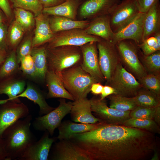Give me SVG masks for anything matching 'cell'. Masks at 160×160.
<instances>
[{
  "instance_id": "38",
  "label": "cell",
  "mask_w": 160,
  "mask_h": 160,
  "mask_svg": "<svg viewBox=\"0 0 160 160\" xmlns=\"http://www.w3.org/2000/svg\"><path fill=\"white\" fill-rule=\"evenodd\" d=\"M20 70L25 76L33 79H38L33 58L29 54L20 60Z\"/></svg>"
},
{
  "instance_id": "31",
  "label": "cell",
  "mask_w": 160,
  "mask_h": 160,
  "mask_svg": "<svg viewBox=\"0 0 160 160\" xmlns=\"http://www.w3.org/2000/svg\"><path fill=\"white\" fill-rule=\"evenodd\" d=\"M17 54L13 50L6 58L0 69V78L6 79L17 75L20 70Z\"/></svg>"
},
{
  "instance_id": "29",
  "label": "cell",
  "mask_w": 160,
  "mask_h": 160,
  "mask_svg": "<svg viewBox=\"0 0 160 160\" xmlns=\"http://www.w3.org/2000/svg\"><path fill=\"white\" fill-rule=\"evenodd\" d=\"M108 96L109 107L120 111H130L137 106L134 97H128L114 94Z\"/></svg>"
},
{
  "instance_id": "12",
  "label": "cell",
  "mask_w": 160,
  "mask_h": 160,
  "mask_svg": "<svg viewBox=\"0 0 160 160\" xmlns=\"http://www.w3.org/2000/svg\"><path fill=\"white\" fill-rule=\"evenodd\" d=\"M3 104L4 105L0 109V137L1 138L3 132L8 127L29 114L28 106L19 98Z\"/></svg>"
},
{
  "instance_id": "34",
  "label": "cell",
  "mask_w": 160,
  "mask_h": 160,
  "mask_svg": "<svg viewBox=\"0 0 160 160\" xmlns=\"http://www.w3.org/2000/svg\"><path fill=\"white\" fill-rule=\"evenodd\" d=\"M137 46L145 55L160 50V32L146 38Z\"/></svg>"
},
{
  "instance_id": "48",
  "label": "cell",
  "mask_w": 160,
  "mask_h": 160,
  "mask_svg": "<svg viewBox=\"0 0 160 160\" xmlns=\"http://www.w3.org/2000/svg\"><path fill=\"white\" fill-rule=\"evenodd\" d=\"M159 156L158 152L156 149L155 150L154 153L150 159L151 160H159Z\"/></svg>"
},
{
  "instance_id": "25",
  "label": "cell",
  "mask_w": 160,
  "mask_h": 160,
  "mask_svg": "<svg viewBox=\"0 0 160 160\" xmlns=\"http://www.w3.org/2000/svg\"><path fill=\"white\" fill-rule=\"evenodd\" d=\"M20 97H25L37 104L39 108V116L47 114L55 108L47 103L46 100V96L43 93L30 84H27L24 91L17 96L15 99Z\"/></svg>"
},
{
  "instance_id": "41",
  "label": "cell",
  "mask_w": 160,
  "mask_h": 160,
  "mask_svg": "<svg viewBox=\"0 0 160 160\" xmlns=\"http://www.w3.org/2000/svg\"><path fill=\"white\" fill-rule=\"evenodd\" d=\"M32 48V40L30 39L25 40L21 44L16 54L19 64L20 60L24 57L30 54Z\"/></svg>"
},
{
  "instance_id": "39",
  "label": "cell",
  "mask_w": 160,
  "mask_h": 160,
  "mask_svg": "<svg viewBox=\"0 0 160 160\" xmlns=\"http://www.w3.org/2000/svg\"><path fill=\"white\" fill-rule=\"evenodd\" d=\"M157 107L150 108L137 106L130 111V117L137 119H153Z\"/></svg>"
},
{
  "instance_id": "15",
  "label": "cell",
  "mask_w": 160,
  "mask_h": 160,
  "mask_svg": "<svg viewBox=\"0 0 160 160\" xmlns=\"http://www.w3.org/2000/svg\"><path fill=\"white\" fill-rule=\"evenodd\" d=\"M47 131L40 139L36 141L26 150L18 160H47L53 144L57 139V137H49Z\"/></svg>"
},
{
  "instance_id": "26",
  "label": "cell",
  "mask_w": 160,
  "mask_h": 160,
  "mask_svg": "<svg viewBox=\"0 0 160 160\" xmlns=\"http://www.w3.org/2000/svg\"><path fill=\"white\" fill-rule=\"evenodd\" d=\"M81 0H66L55 6L44 8L42 12L48 15L63 17L74 20Z\"/></svg>"
},
{
  "instance_id": "6",
  "label": "cell",
  "mask_w": 160,
  "mask_h": 160,
  "mask_svg": "<svg viewBox=\"0 0 160 160\" xmlns=\"http://www.w3.org/2000/svg\"><path fill=\"white\" fill-rule=\"evenodd\" d=\"M65 99L60 98L57 107L47 114L36 118L32 122L34 128L39 131H47L52 136L63 119L70 113L73 102H66Z\"/></svg>"
},
{
  "instance_id": "17",
  "label": "cell",
  "mask_w": 160,
  "mask_h": 160,
  "mask_svg": "<svg viewBox=\"0 0 160 160\" xmlns=\"http://www.w3.org/2000/svg\"><path fill=\"white\" fill-rule=\"evenodd\" d=\"M146 13L140 12L129 24L118 32L114 33L111 41L115 44L124 40H131L137 45L142 42L143 25Z\"/></svg>"
},
{
  "instance_id": "40",
  "label": "cell",
  "mask_w": 160,
  "mask_h": 160,
  "mask_svg": "<svg viewBox=\"0 0 160 160\" xmlns=\"http://www.w3.org/2000/svg\"><path fill=\"white\" fill-rule=\"evenodd\" d=\"M24 29L17 22L13 23L10 31L9 40L11 45L14 47L19 43L24 33Z\"/></svg>"
},
{
  "instance_id": "7",
  "label": "cell",
  "mask_w": 160,
  "mask_h": 160,
  "mask_svg": "<svg viewBox=\"0 0 160 160\" xmlns=\"http://www.w3.org/2000/svg\"><path fill=\"white\" fill-rule=\"evenodd\" d=\"M97 45L100 68L107 83L121 63L120 57L116 44L112 42L102 39Z\"/></svg>"
},
{
  "instance_id": "50",
  "label": "cell",
  "mask_w": 160,
  "mask_h": 160,
  "mask_svg": "<svg viewBox=\"0 0 160 160\" xmlns=\"http://www.w3.org/2000/svg\"><path fill=\"white\" fill-rule=\"evenodd\" d=\"M5 59L3 53L0 51V66L2 64Z\"/></svg>"
},
{
  "instance_id": "18",
  "label": "cell",
  "mask_w": 160,
  "mask_h": 160,
  "mask_svg": "<svg viewBox=\"0 0 160 160\" xmlns=\"http://www.w3.org/2000/svg\"><path fill=\"white\" fill-rule=\"evenodd\" d=\"M70 113L72 120L75 122L94 124L101 122L92 114L89 100L87 97L74 101Z\"/></svg>"
},
{
  "instance_id": "9",
  "label": "cell",
  "mask_w": 160,
  "mask_h": 160,
  "mask_svg": "<svg viewBox=\"0 0 160 160\" xmlns=\"http://www.w3.org/2000/svg\"><path fill=\"white\" fill-rule=\"evenodd\" d=\"M140 12L136 0H123L109 15L110 25L116 33L130 23Z\"/></svg>"
},
{
  "instance_id": "20",
  "label": "cell",
  "mask_w": 160,
  "mask_h": 160,
  "mask_svg": "<svg viewBox=\"0 0 160 160\" xmlns=\"http://www.w3.org/2000/svg\"><path fill=\"white\" fill-rule=\"evenodd\" d=\"M45 80L48 89L47 99L60 98L74 101L72 96L64 87L56 72L48 69Z\"/></svg>"
},
{
  "instance_id": "44",
  "label": "cell",
  "mask_w": 160,
  "mask_h": 160,
  "mask_svg": "<svg viewBox=\"0 0 160 160\" xmlns=\"http://www.w3.org/2000/svg\"><path fill=\"white\" fill-rule=\"evenodd\" d=\"M0 8L7 16L10 15L11 10L8 0H0Z\"/></svg>"
},
{
  "instance_id": "51",
  "label": "cell",
  "mask_w": 160,
  "mask_h": 160,
  "mask_svg": "<svg viewBox=\"0 0 160 160\" xmlns=\"http://www.w3.org/2000/svg\"><path fill=\"white\" fill-rule=\"evenodd\" d=\"M1 21H2V18H1V16L0 14V24H1Z\"/></svg>"
},
{
  "instance_id": "45",
  "label": "cell",
  "mask_w": 160,
  "mask_h": 160,
  "mask_svg": "<svg viewBox=\"0 0 160 160\" xmlns=\"http://www.w3.org/2000/svg\"><path fill=\"white\" fill-rule=\"evenodd\" d=\"M44 8L55 6L64 2L66 0H39Z\"/></svg>"
},
{
  "instance_id": "16",
  "label": "cell",
  "mask_w": 160,
  "mask_h": 160,
  "mask_svg": "<svg viewBox=\"0 0 160 160\" xmlns=\"http://www.w3.org/2000/svg\"><path fill=\"white\" fill-rule=\"evenodd\" d=\"M120 0H87L81 5L79 10L83 18H92L109 15Z\"/></svg>"
},
{
  "instance_id": "28",
  "label": "cell",
  "mask_w": 160,
  "mask_h": 160,
  "mask_svg": "<svg viewBox=\"0 0 160 160\" xmlns=\"http://www.w3.org/2000/svg\"><path fill=\"white\" fill-rule=\"evenodd\" d=\"M30 54L34 62L38 79L45 80L48 70L46 48L44 47L32 48Z\"/></svg>"
},
{
  "instance_id": "33",
  "label": "cell",
  "mask_w": 160,
  "mask_h": 160,
  "mask_svg": "<svg viewBox=\"0 0 160 160\" xmlns=\"http://www.w3.org/2000/svg\"><path fill=\"white\" fill-rule=\"evenodd\" d=\"M139 56L142 58L145 68L150 73L155 75H160V50L157 51L148 55H145L138 47Z\"/></svg>"
},
{
  "instance_id": "14",
  "label": "cell",
  "mask_w": 160,
  "mask_h": 160,
  "mask_svg": "<svg viewBox=\"0 0 160 160\" xmlns=\"http://www.w3.org/2000/svg\"><path fill=\"white\" fill-rule=\"evenodd\" d=\"M96 42H91L80 47L82 54V68L97 82L105 80L100 70Z\"/></svg>"
},
{
  "instance_id": "49",
  "label": "cell",
  "mask_w": 160,
  "mask_h": 160,
  "mask_svg": "<svg viewBox=\"0 0 160 160\" xmlns=\"http://www.w3.org/2000/svg\"><path fill=\"white\" fill-rule=\"evenodd\" d=\"M4 36V31L2 26L0 24V44L2 41Z\"/></svg>"
},
{
  "instance_id": "36",
  "label": "cell",
  "mask_w": 160,
  "mask_h": 160,
  "mask_svg": "<svg viewBox=\"0 0 160 160\" xmlns=\"http://www.w3.org/2000/svg\"><path fill=\"white\" fill-rule=\"evenodd\" d=\"M16 20L24 29H28L34 25V19L33 14L25 9L14 7V10Z\"/></svg>"
},
{
  "instance_id": "23",
  "label": "cell",
  "mask_w": 160,
  "mask_h": 160,
  "mask_svg": "<svg viewBox=\"0 0 160 160\" xmlns=\"http://www.w3.org/2000/svg\"><path fill=\"white\" fill-rule=\"evenodd\" d=\"M36 28L32 40V48L38 46L52 39L53 33L50 28L49 20L41 13L35 18Z\"/></svg>"
},
{
  "instance_id": "32",
  "label": "cell",
  "mask_w": 160,
  "mask_h": 160,
  "mask_svg": "<svg viewBox=\"0 0 160 160\" xmlns=\"http://www.w3.org/2000/svg\"><path fill=\"white\" fill-rule=\"evenodd\" d=\"M123 125L143 129L153 133L159 134V126L153 119H140L130 118L124 121Z\"/></svg>"
},
{
  "instance_id": "5",
  "label": "cell",
  "mask_w": 160,
  "mask_h": 160,
  "mask_svg": "<svg viewBox=\"0 0 160 160\" xmlns=\"http://www.w3.org/2000/svg\"><path fill=\"white\" fill-rule=\"evenodd\" d=\"M116 44L121 63H123L129 72L140 80L147 73L140 61L138 46L131 40H124Z\"/></svg>"
},
{
  "instance_id": "21",
  "label": "cell",
  "mask_w": 160,
  "mask_h": 160,
  "mask_svg": "<svg viewBox=\"0 0 160 160\" xmlns=\"http://www.w3.org/2000/svg\"><path fill=\"white\" fill-rule=\"evenodd\" d=\"M102 122L94 124L77 123L69 120L61 122L57 127L59 134L57 137L59 140H69L74 134L89 131L101 124Z\"/></svg>"
},
{
  "instance_id": "11",
  "label": "cell",
  "mask_w": 160,
  "mask_h": 160,
  "mask_svg": "<svg viewBox=\"0 0 160 160\" xmlns=\"http://www.w3.org/2000/svg\"><path fill=\"white\" fill-rule=\"evenodd\" d=\"M49 44L48 48L64 46L80 47L87 43L98 42L102 39L87 33L84 30L76 28L61 31Z\"/></svg>"
},
{
  "instance_id": "30",
  "label": "cell",
  "mask_w": 160,
  "mask_h": 160,
  "mask_svg": "<svg viewBox=\"0 0 160 160\" xmlns=\"http://www.w3.org/2000/svg\"><path fill=\"white\" fill-rule=\"evenodd\" d=\"M134 97L137 106L153 108L160 105V95L143 87Z\"/></svg>"
},
{
  "instance_id": "46",
  "label": "cell",
  "mask_w": 160,
  "mask_h": 160,
  "mask_svg": "<svg viewBox=\"0 0 160 160\" xmlns=\"http://www.w3.org/2000/svg\"><path fill=\"white\" fill-rule=\"evenodd\" d=\"M103 86L100 83L96 82L93 83L91 87L90 92L95 95H100L102 91Z\"/></svg>"
},
{
  "instance_id": "13",
  "label": "cell",
  "mask_w": 160,
  "mask_h": 160,
  "mask_svg": "<svg viewBox=\"0 0 160 160\" xmlns=\"http://www.w3.org/2000/svg\"><path fill=\"white\" fill-rule=\"evenodd\" d=\"M48 159L52 160H91L87 154L69 140H60L53 144Z\"/></svg>"
},
{
  "instance_id": "2",
  "label": "cell",
  "mask_w": 160,
  "mask_h": 160,
  "mask_svg": "<svg viewBox=\"0 0 160 160\" xmlns=\"http://www.w3.org/2000/svg\"><path fill=\"white\" fill-rule=\"evenodd\" d=\"M32 116L29 114L8 127L2 138L6 154V159L17 160L36 139L30 129Z\"/></svg>"
},
{
  "instance_id": "43",
  "label": "cell",
  "mask_w": 160,
  "mask_h": 160,
  "mask_svg": "<svg viewBox=\"0 0 160 160\" xmlns=\"http://www.w3.org/2000/svg\"><path fill=\"white\" fill-rule=\"evenodd\" d=\"M116 94L115 89L111 86L106 85L103 86V89L101 93L100 99L102 100L106 97L112 94Z\"/></svg>"
},
{
  "instance_id": "42",
  "label": "cell",
  "mask_w": 160,
  "mask_h": 160,
  "mask_svg": "<svg viewBox=\"0 0 160 160\" xmlns=\"http://www.w3.org/2000/svg\"><path fill=\"white\" fill-rule=\"evenodd\" d=\"M140 12L146 13L159 0H136Z\"/></svg>"
},
{
  "instance_id": "3",
  "label": "cell",
  "mask_w": 160,
  "mask_h": 160,
  "mask_svg": "<svg viewBox=\"0 0 160 160\" xmlns=\"http://www.w3.org/2000/svg\"><path fill=\"white\" fill-rule=\"evenodd\" d=\"M57 73L64 87L74 101L87 97L90 92L92 84L97 82L83 69L81 65Z\"/></svg>"
},
{
  "instance_id": "19",
  "label": "cell",
  "mask_w": 160,
  "mask_h": 160,
  "mask_svg": "<svg viewBox=\"0 0 160 160\" xmlns=\"http://www.w3.org/2000/svg\"><path fill=\"white\" fill-rule=\"evenodd\" d=\"M84 30L89 34L111 41L114 34L111 28L109 15H101L93 19Z\"/></svg>"
},
{
  "instance_id": "47",
  "label": "cell",
  "mask_w": 160,
  "mask_h": 160,
  "mask_svg": "<svg viewBox=\"0 0 160 160\" xmlns=\"http://www.w3.org/2000/svg\"><path fill=\"white\" fill-rule=\"evenodd\" d=\"M153 119L156 123L160 125V105L157 106L154 113Z\"/></svg>"
},
{
  "instance_id": "1",
  "label": "cell",
  "mask_w": 160,
  "mask_h": 160,
  "mask_svg": "<svg viewBox=\"0 0 160 160\" xmlns=\"http://www.w3.org/2000/svg\"><path fill=\"white\" fill-rule=\"evenodd\" d=\"M91 160H146L156 149L155 134L123 125L103 123L69 139Z\"/></svg>"
},
{
  "instance_id": "8",
  "label": "cell",
  "mask_w": 160,
  "mask_h": 160,
  "mask_svg": "<svg viewBox=\"0 0 160 160\" xmlns=\"http://www.w3.org/2000/svg\"><path fill=\"white\" fill-rule=\"evenodd\" d=\"M107 84L115 89L116 94L128 97L135 96L142 87L140 82L123 66L121 62L117 66Z\"/></svg>"
},
{
  "instance_id": "35",
  "label": "cell",
  "mask_w": 160,
  "mask_h": 160,
  "mask_svg": "<svg viewBox=\"0 0 160 160\" xmlns=\"http://www.w3.org/2000/svg\"><path fill=\"white\" fill-rule=\"evenodd\" d=\"M14 7L31 11L36 16L42 12L44 8L39 0H9Z\"/></svg>"
},
{
  "instance_id": "24",
  "label": "cell",
  "mask_w": 160,
  "mask_h": 160,
  "mask_svg": "<svg viewBox=\"0 0 160 160\" xmlns=\"http://www.w3.org/2000/svg\"><path fill=\"white\" fill-rule=\"evenodd\" d=\"M5 79L6 80L0 84V94H6L9 98L0 100V104L9 100H16L15 99V97L25 89V81L22 78L18 77L17 75Z\"/></svg>"
},
{
  "instance_id": "10",
  "label": "cell",
  "mask_w": 160,
  "mask_h": 160,
  "mask_svg": "<svg viewBox=\"0 0 160 160\" xmlns=\"http://www.w3.org/2000/svg\"><path fill=\"white\" fill-rule=\"evenodd\" d=\"M89 101L92 112L104 123L122 125L130 118V111H121L111 108L108 106L104 99L93 97Z\"/></svg>"
},
{
  "instance_id": "22",
  "label": "cell",
  "mask_w": 160,
  "mask_h": 160,
  "mask_svg": "<svg viewBox=\"0 0 160 160\" xmlns=\"http://www.w3.org/2000/svg\"><path fill=\"white\" fill-rule=\"evenodd\" d=\"M159 32H160L159 1L146 13L143 22L142 42L146 38Z\"/></svg>"
},
{
  "instance_id": "27",
  "label": "cell",
  "mask_w": 160,
  "mask_h": 160,
  "mask_svg": "<svg viewBox=\"0 0 160 160\" xmlns=\"http://www.w3.org/2000/svg\"><path fill=\"white\" fill-rule=\"evenodd\" d=\"M89 22L85 20H75L66 17L55 16L49 21V25L54 33L67 31L73 29H84Z\"/></svg>"
},
{
  "instance_id": "37",
  "label": "cell",
  "mask_w": 160,
  "mask_h": 160,
  "mask_svg": "<svg viewBox=\"0 0 160 160\" xmlns=\"http://www.w3.org/2000/svg\"><path fill=\"white\" fill-rule=\"evenodd\" d=\"M139 81L142 87L160 95V75L147 73Z\"/></svg>"
},
{
  "instance_id": "4",
  "label": "cell",
  "mask_w": 160,
  "mask_h": 160,
  "mask_svg": "<svg viewBox=\"0 0 160 160\" xmlns=\"http://www.w3.org/2000/svg\"><path fill=\"white\" fill-rule=\"evenodd\" d=\"M46 49L48 70L59 72L81 64L82 54L79 47L64 46Z\"/></svg>"
}]
</instances>
